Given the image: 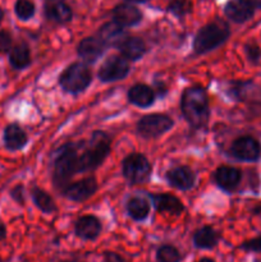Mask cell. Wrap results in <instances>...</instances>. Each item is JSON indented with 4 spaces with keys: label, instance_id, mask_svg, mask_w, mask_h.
<instances>
[{
    "label": "cell",
    "instance_id": "obj_15",
    "mask_svg": "<svg viewBox=\"0 0 261 262\" xmlns=\"http://www.w3.org/2000/svg\"><path fill=\"white\" fill-rule=\"evenodd\" d=\"M113 19L122 27H132V26L138 25L142 19V13L140 12L137 7L132 4H118L112 12Z\"/></svg>",
    "mask_w": 261,
    "mask_h": 262
},
{
    "label": "cell",
    "instance_id": "obj_7",
    "mask_svg": "<svg viewBox=\"0 0 261 262\" xmlns=\"http://www.w3.org/2000/svg\"><path fill=\"white\" fill-rule=\"evenodd\" d=\"M174 125L173 119L165 114H148L137 123V133L143 138H156L168 132Z\"/></svg>",
    "mask_w": 261,
    "mask_h": 262
},
{
    "label": "cell",
    "instance_id": "obj_39",
    "mask_svg": "<svg viewBox=\"0 0 261 262\" xmlns=\"http://www.w3.org/2000/svg\"><path fill=\"white\" fill-rule=\"evenodd\" d=\"M127 2H130V3H145V2H147V0H127Z\"/></svg>",
    "mask_w": 261,
    "mask_h": 262
},
{
    "label": "cell",
    "instance_id": "obj_12",
    "mask_svg": "<svg viewBox=\"0 0 261 262\" xmlns=\"http://www.w3.org/2000/svg\"><path fill=\"white\" fill-rule=\"evenodd\" d=\"M106 45H105L104 41L100 37H86L79 42L78 49H77V53H78L79 58L83 59V61L86 63L92 64L97 60V59L101 58V55L104 54Z\"/></svg>",
    "mask_w": 261,
    "mask_h": 262
},
{
    "label": "cell",
    "instance_id": "obj_23",
    "mask_svg": "<svg viewBox=\"0 0 261 262\" xmlns=\"http://www.w3.org/2000/svg\"><path fill=\"white\" fill-rule=\"evenodd\" d=\"M99 36L106 46H117L127 37L122 26L115 22H107L102 25L99 30Z\"/></svg>",
    "mask_w": 261,
    "mask_h": 262
},
{
    "label": "cell",
    "instance_id": "obj_11",
    "mask_svg": "<svg viewBox=\"0 0 261 262\" xmlns=\"http://www.w3.org/2000/svg\"><path fill=\"white\" fill-rule=\"evenodd\" d=\"M165 179L173 188L179 189V191H188L193 188L196 174L188 166H176L166 171Z\"/></svg>",
    "mask_w": 261,
    "mask_h": 262
},
{
    "label": "cell",
    "instance_id": "obj_9",
    "mask_svg": "<svg viewBox=\"0 0 261 262\" xmlns=\"http://www.w3.org/2000/svg\"><path fill=\"white\" fill-rule=\"evenodd\" d=\"M230 154L240 161H257L261 156V145L256 138L251 136H242L233 141Z\"/></svg>",
    "mask_w": 261,
    "mask_h": 262
},
{
    "label": "cell",
    "instance_id": "obj_16",
    "mask_svg": "<svg viewBox=\"0 0 261 262\" xmlns=\"http://www.w3.org/2000/svg\"><path fill=\"white\" fill-rule=\"evenodd\" d=\"M241 179H242V173L233 166H219L214 173L215 183L227 192L234 191L240 186Z\"/></svg>",
    "mask_w": 261,
    "mask_h": 262
},
{
    "label": "cell",
    "instance_id": "obj_40",
    "mask_svg": "<svg viewBox=\"0 0 261 262\" xmlns=\"http://www.w3.org/2000/svg\"><path fill=\"white\" fill-rule=\"evenodd\" d=\"M2 20H3V10L2 8H0V23H2Z\"/></svg>",
    "mask_w": 261,
    "mask_h": 262
},
{
    "label": "cell",
    "instance_id": "obj_13",
    "mask_svg": "<svg viewBox=\"0 0 261 262\" xmlns=\"http://www.w3.org/2000/svg\"><path fill=\"white\" fill-rule=\"evenodd\" d=\"M44 13L49 20L55 23H68L73 17L71 7L64 0H44Z\"/></svg>",
    "mask_w": 261,
    "mask_h": 262
},
{
    "label": "cell",
    "instance_id": "obj_1",
    "mask_svg": "<svg viewBox=\"0 0 261 262\" xmlns=\"http://www.w3.org/2000/svg\"><path fill=\"white\" fill-rule=\"evenodd\" d=\"M181 110L184 119L193 128H202L210 118L209 97L201 86L187 87L181 97Z\"/></svg>",
    "mask_w": 261,
    "mask_h": 262
},
{
    "label": "cell",
    "instance_id": "obj_2",
    "mask_svg": "<svg viewBox=\"0 0 261 262\" xmlns=\"http://www.w3.org/2000/svg\"><path fill=\"white\" fill-rule=\"evenodd\" d=\"M78 150L79 145L73 142L64 143L56 150L53 160V182L58 189L63 191L72 177L78 173Z\"/></svg>",
    "mask_w": 261,
    "mask_h": 262
},
{
    "label": "cell",
    "instance_id": "obj_26",
    "mask_svg": "<svg viewBox=\"0 0 261 262\" xmlns=\"http://www.w3.org/2000/svg\"><path fill=\"white\" fill-rule=\"evenodd\" d=\"M31 197H32L36 206H37L41 211L45 212V214H51V212L56 211L55 202L51 199L50 194L46 193L42 188L33 187V188L31 189Z\"/></svg>",
    "mask_w": 261,
    "mask_h": 262
},
{
    "label": "cell",
    "instance_id": "obj_3",
    "mask_svg": "<svg viewBox=\"0 0 261 262\" xmlns=\"http://www.w3.org/2000/svg\"><path fill=\"white\" fill-rule=\"evenodd\" d=\"M112 150V140L102 130H95L83 152L78 154V173L92 171L99 168Z\"/></svg>",
    "mask_w": 261,
    "mask_h": 262
},
{
    "label": "cell",
    "instance_id": "obj_18",
    "mask_svg": "<svg viewBox=\"0 0 261 262\" xmlns=\"http://www.w3.org/2000/svg\"><path fill=\"white\" fill-rule=\"evenodd\" d=\"M3 141H4V146L7 150L19 151L27 145L28 137L20 125H18L17 123H12L5 127Z\"/></svg>",
    "mask_w": 261,
    "mask_h": 262
},
{
    "label": "cell",
    "instance_id": "obj_8",
    "mask_svg": "<svg viewBox=\"0 0 261 262\" xmlns=\"http://www.w3.org/2000/svg\"><path fill=\"white\" fill-rule=\"evenodd\" d=\"M129 71L130 67L128 59H125L123 55H113L102 63L97 76H99L100 81L107 83V82H117L125 78Z\"/></svg>",
    "mask_w": 261,
    "mask_h": 262
},
{
    "label": "cell",
    "instance_id": "obj_17",
    "mask_svg": "<svg viewBox=\"0 0 261 262\" xmlns=\"http://www.w3.org/2000/svg\"><path fill=\"white\" fill-rule=\"evenodd\" d=\"M74 232H76L77 237L81 239L94 241L101 233V223L94 215H84L77 220Z\"/></svg>",
    "mask_w": 261,
    "mask_h": 262
},
{
    "label": "cell",
    "instance_id": "obj_29",
    "mask_svg": "<svg viewBox=\"0 0 261 262\" xmlns=\"http://www.w3.org/2000/svg\"><path fill=\"white\" fill-rule=\"evenodd\" d=\"M168 10L176 17L183 18L191 13L192 3L191 0H170L168 5Z\"/></svg>",
    "mask_w": 261,
    "mask_h": 262
},
{
    "label": "cell",
    "instance_id": "obj_24",
    "mask_svg": "<svg viewBox=\"0 0 261 262\" xmlns=\"http://www.w3.org/2000/svg\"><path fill=\"white\" fill-rule=\"evenodd\" d=\"M9 63L17 71L27 68L31 64V51L27 43L19 42L13 46L9 51Z\"/></svg>",
    "mask_w": 261,
    "mask_h": 262
},
{
    "label": "cell",
    "instance_id": "obj_22",
    "mask_svg": "<svg viewBox=\"0 0 261 262\" xmlns=\"http://www.w3.org/2000/svg\"><path fill=\"white\" fill-rule=\"evenodd\" d=\"M219 241V233L209 225L200 228L193 234V245L200 250H211V248L216 247Z\"/></svg>",
    "mask_w": 261,
    "mask_h": 262
},
{
    "label": "cell",
    "instance_id": "obj_4",
    "mask_svg": "<svg viewBox=\"0 0 261 262\" xmlns=\"http://www.w3.org/2000/svg\"><path fill=\"white\" fill-rule=\"evenodd\" d=\"M230 30L222 19H215L199 30L193 40V50L196 54H206L215 50L228 40Z\"/></svg>",
    "mask_w": 261,
    "mask_h": 262
},
{
    "label": "cell",
    "instance_id": "obj_36",
    "mask_svg": "<svg viewBox=\"0 0 261 262\" xmlns=\"http://www.w3.org/2000/svg\"><path fill=\"white\" fill-rule=\"evenodd\" d=\"M248 2H250L255 8H260L261 9V0H248Z\"/></svg>",
    "mask_w": 261,
    "mask_h": 262
},
{
    "label": "cell",
    "instance_id": "obj_5",
    "mask_svg": "<svg viewBox=\"0 0 261 262\" xmlns=\"http://www.w3.org/2000/svg\"><path fill=\"white\" fill-rule=\"evenodd\" d=\"M92 82L91 69L83 63H72L59 77V84L66 92L77 95L83 92Z\"/></svg>",
    "mask_w": 261,
    "mask_h": 262
},
{
    "label": "cell",
    "instance_id": "obj_14",
    "mask_svg": "<svg viewBox=\"0 0 261 262\" xmlns=\"http://www.w3.org/2000/svg\"><path fill=\"white\" fill-rule=\"evenodd\" d=\"M224 13L235 23H245L253 17L255 7L248 0H229L224 7Z\"/></svg>",
    "mask_w": 261,
    "mask_h": 262
},
{
    "label": "cell",
    "instance_id": "obj_27",
    "mask_svg": "<svg viewBox=\"0 0 261 262\" xmlns=\"http://www.w3.org/2000/svg\"><path fill=\"white\" fill-rule=\"evenodd\" d=\"M36 8L31 0H15L14 13L20 20H28L35 15Z\"/></svg>",
    "mask_w": 261,
    "mask_h": 262
},
{
    "label": "cell",
    "instance_id": "obj_25",
    "mask_svg": "<svg viewBox=\"0 0 261 262\" xmlns=\"http://www.w3.org/2000/svg\"><path fill=\"white\" fill-rule=\"evenodd\" d=\"M127 212L136 222H142L148 216L150 212V205L146 200L141 197H132L127 202Z\"/></svg>",
    "mask_w": 261,
    "mask_h": 262
},
{
    "label": "cell",
    "instance_id": "obj_30",
    "mask_svg": "<svg viewBox=\"0 0 261 262\" xmlns=\"http://www.w3.org/2000/svg\"><path fill=\"white\" fill-rule=\"evenodd\" d=\"M245 53L247 59L253 64H258L261 61V48L255 42H250L245 46Z\"/></svg>",
    "mask_w": 261,
    "mask_h": 262
},
{
    "label": "cell",
    "instance_id": "obj_20",
    "mask_svg": "<svg viewBox=\"0 0 261 262\" xmlns=\"http://www.w3.org/2000/svg\"><path fill=\"white\" fill-rule=\"evenodd\" d=\"M120 54L128 60L136 61L142 58L147 51L146 43L143 42L142 38L135 37V36H127L122 42L118 45Z\"/></svg>",
    "mask_w": 261,
    "mask_h": 262
},
{
    "label": "cell",
    "instance_id": "obj_37",
    "mask_svg": "<svg viewBox=\"0 0 261 262\" xmlns=\"http://www.w3.org/2000/svg\"><path fill=\"white\" fill-rule=\"evenodd\" d=\"M252 212L255 215H261V204L257 205V206H256V207H253Z\"/></svg>",
    "mask_w": 261,
    "mask_h": 262
},
{
    "label": "cell",
    "instance_id": "obj_33",
    "mask_svg": "<svg viewBox=\"0 0 261 262\" xmlns=\"http://www.w3.org/2000/svg\"><path fill=\"white\" fill-rule=\"evenodd\" d=\"M10 197H12L17 204L25 205V187H23L22 184H17L15 187H13V188L10 189Z\"/></svg>",
    "mask_w": 261,
    "mask_h": 262
},
{
    "label": "cell",
    "instance_id": "obj_38",
    "mask_svg": "<svg viewBox=\"0 0 261 262\" xmlns=\"http://www.w3.org/2000/svg\"><path fill=\"white\" fill-rule=\"evenodd\" d=\"M197 262H215V261H214V260H211V258L205 257V258H202V260H200V261H197Z\"/></svg>",
    "mask_w": 261,
    "mask_h": 262
},
{
    "label": "cell",
    "instance_id": "obj_10",
    "mask_svg": "<svg viewBox=\"0 0 261 262\" xmlns=\"http://www.w3.org/2000/svg\"><path fill=\"white\" fill-rule=\"evenodd\" d=\"M97 189L96 179L94 177H89L76 183L68 184L63 188V196L73 202H84L95 194Z\"/></svg>",
    "mask_w": 261,
    "mask_h": 262
},
{
    "label": "cell",
    "instance_id": "obj_35",
    "mask_svg": "<svg viewBox=\"0 0 261 262\" xmlns=\"http://www.w3.org/2000/svg\"><path fill=\"white\" fill-rule=\"evenodd\" d=\"M7 238V227H5L4 223L0 220V242L4 241Z\"/></svg>",
    "mask_w": 261,
    "mask_h": 262
},
{
    "label": "cell",
    "instance_id": "obj_28",
    "mask_svg": "<svg viewBox=\"0 0 261 262\" xmlns=\"http://www.w3.org/2000/svg\"><path fill=\"white\" fill-rule=\"evenodd\" d=\"M158 262H181L182 256L174 246L164 245L156 252Z\"/></svg>",
    "mask_w": 261,
    "mask_h": 262
},
{
    "label": "cell",
    "instance_id": "obj_34",
    "mask_svg": "<svg viewBox=\"0 0 261 262\" xmlns=\"http://www.w3.org/2000/svg\"><path fill=\"white\" fill-rule=\"evenodd\" d=\"M104 262H127L120 255L114 252H105L104 253Z\"/></svg>",
    "mask_w": 261,
    "mask_h": 262
},
{
    "label": "cell",
    "instance_id": "obj_19",
    "mask_svg": "<svg viewBox=\"0 0 261 262\" xmlns=\"http://www.w3.org/2000/svg\"><path fill=\"white\" fill-rule=\"evenodd\" d=\"M154 206L159 212H168L173 215H181L184 210L183 204L170 193H153L150 194Z\"/></svg>",
    "mask_w": 261,
    "mask_h": 262
},
{
    "label": "cell",
    "instance_id": "obj_31",
    "mask_svg": "<svg viewBox=\"0 0 261 262\" xmlns=\"http://www.w3.org/2000/svg\"><path fill=\"white\" fill-rule=\"evenodd\" d=\"M241 250L246 251V252L261 253V234L258 235V237L243 242L242 245H241Z\"/></svg>",
    "mask_w": 261,
    "mask_h": 262
},
{
    "label": "cell",
    "instance_id": "obj_21",
    "mask_svg": "<svg viewBox=\"0 0 261 262\" xmlns=\"http://www.w3.org/2000/svg\"><path fill=\"white\" fill-rule=\"evenodd\" d=\"M128 100L138 107H148L155 102V92L147 84L137 83L128 91Z\"/></svg>",
    "mask_w": 261,
    "mask_h": 262
},
{
    "label": "cell",
    "instance_id": "obj_32",
    "mask_svg": "<svg viewBox=\"0 0 261 262\" xmlns=\"http://www.w3.org/2000/svg\"><path fill=\"white\" fill-rule=\"evenodd\" d=\"M13 48V38L8 31H0V54L9 53Z\"/></svg>",
    "mask_w": 261,
    "mask_h": 262
},
{
    "label": "cell",
    "instance_id": "obj_6",
    "mask_svg": "<svg viewBox=\"0 0 261 262\" xmlns=\"http://www.w3.org/2000/svg\"><path fill=\"white\" fill-rule=\"evenodd\" d=\"M151 164L147 158L141 154H130L123 160L122 171L130 184H142L150 179Z\"/></svg>",
    "mask_w": 261,
    "mask_h": 262
}]
</instances>
